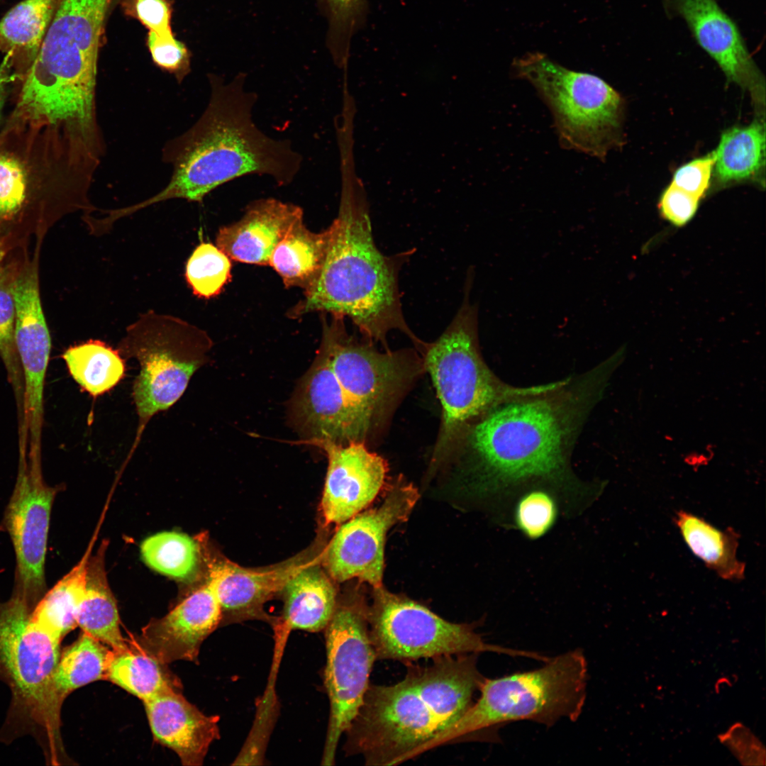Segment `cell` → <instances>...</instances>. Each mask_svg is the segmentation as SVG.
Instances as JSON below:
<instances>
[{"label":"cell","instance_id":"obj_1","mask_svg":"<svg viewBox=\"0 0 766 766\" xmlns=\"http://www.w3.org/2000/svg\"><path fill=\"white\" fill-rule=\"evenodd\" d=\"M208 104L196 122L167 142L162 159L172 177L160 192L117 210L120 218L172 199L201 202L211 191L235 178L257 174L279 186L294 181L302 157L289 140H277L260 131L252 119L257 95L245 89L244 74L226 83L211 75Z\"/></svg>","mask_w":766,"mask_h":766},{"label":"cell","instance_id":"obj_2","mask_svg":"<svg viewBox=\"0 0 766 766\" xmlns=\"http://www.w3.org/2000/svg\"><path fill=\"white\" fill-rule=\"evenodd\" d=\"M99 164L67 126L13 113L0 133V259L43 241L65 216L96 210L88 192Z\"/></svg>","mask_w":766,"mask_h":766},{"label":"cell","instance_id":"obj_3","mask_svg":"<svg viewBox=\"0 0 766 766\" xmlns=\"http://www.w3.org/2000/svg\"><path fill=\"white\" fill-rule=\"evenodd\" d=\"M478 653L443 656L426 667L409 665L391 685L370 684L345 731V755L370 766L396 765L454 723L473 703L484 679Z\"/></svg>","mask_w":766,"mask_h":766},{"label":"cell","instance_id":"obj_4","mask_svg":"<svg viewBox=\"0 0 766 766\" xmlns=\"http://www.w3.org/2000/svg\"><path fill=\"white\" fill-rule=\"evenodd\" d=\"M562 420L547 400H519L496 406L467 430L462 441L472 457L471 487L496 513L514 492L533 483L560 492L567 518L582 514L600 495L601 487L570 475Z\"/></svg>","mask_w":766,"mask_h":766},{"label":"cell","instance_id":"obj_5","mask_svg":"<svg viewBox=\"0 0 766 766\" xmlns=\"http://www.w3.org/2000/svg\"><path fill=\"white\" fill-rule=\"evenodd\" d=\"M324 263L315 283L289 316L322 312L349 318L365 338L381 343L393 330L407 335L422 352L420 340L405 321L399 290L400 269L409 252L387 256L377 248L365 200L351 189L342 194L337 218L329 227Z\"/></svg>","mask_w":766,"mask_h":766},{"label":"cell","instance_id":"obj_6","mask_svg":"<svg viewBox=\"0 0 766 766\" xmlns=\"http://www.w3.org/2000/svg\"><path fill=\"white\" fill-rule=\"evenodd\" d=\"M587 677L585 656L575 649L549 658L536 670L485 677L477 701L419 753L467 739L494 741L497 730L513 721L551 727L562 719L577 721L584 706Z\"/></svg>","mask_w":766,"mask_h":766},{"label":"cell","instance_id":"obj_7","mask_svg":"<svg viewBox=\"0 0 766 766\" xmlns=\"http://www.w3.org/2000/svg\"><path fill=\"white\" fill-rule=\"evenodd\" d=\"M463 301L446 329L421 355L441 405L442 418L431 466L437 468L456 451L470 427L505 396L481 356L478 306L470 301L472 272Z\"/></svg>","mask_w":766,"mask_h":766},{"label":"cell","instance_id":"obj_8","mask_svg":"<svg viewBox=\"0 0 766 766\" xmlns=\"http://www.w3.org/2000/svg\"><path fill=\"white\" fill-rule=\"evenodd\" d=\"M511 67L550 111L562 148L601 160L620 143L623 99L604 79L569 70L538 52L515 58Z\"/></svg>","mask_w":766,"mask_h":766},{"label":"cell","instance_id":"obj_9","mask_svg":"<svg viewBox=\"0 0 766 766\" xmlns=\"http://www.w3.org/2000/svg\"><path fill=\"white\" fill-rule=\"evenodd\" d=\"M118 346L123 357L140 365L132 393L139 420L133 452L150 418L183 395L212 343L204 331L184 320L148 312L126 328Z\"/></svg>","mask_w":766,"mask_h":766},{"label":"cell","instance_id":"obj_10","mask_svg":"<svg viewBox=\"0 0 766 766\" xmlns=\"http://www.w3.org/2000/svg\"><path fill=\"white\" fill-rule=\"evenodd\" d=\"M371 643L377 660L409 663L421 659L491 652L537 660L533 652L486 643L475 625L450 622L406 597L374 589L368 607Z\"/></svg>","mask_w":766,"mask_h":766},{"label":"cell","instance_id":"obj_11","mask_svg":"<svg viewBox=\"0 0 766 766\" xmlns=\"http://www.w3.org/2000/svg\"><path fill=\"white\" fill-rule=\"evenodd\" d=\"M33 609L16 592L0 601V675L11 689V714L40 726L52 738L59 733L51 683L60 641L33 621Z\"/></svg>","mask_w":766,"mask_h":766},{"label":"cell","instance_id":"obj_12","mask_svg":"<svg viewBox=\"0 0 766 766\" xmlns=\"http://www.w3.org/2000/svg\"><path fill=\"white\" fill-rule=\"evenodd\" d=\"M322 320L321 340L333 370L350 404L372 429L425 371L422 357L413 349L380 352L373 343L357 340L348 333L343 316Z\"/></svg>","mask_w":766,"mask_h":766},{"label":"cell","instance_id":"obj_13","mask_svg":"<svg viewBox=\"0 0 766 766\" xmlns=\"http://www.w3.org/2000/svg\"><path fill=\"white\" fill-rule=\"evenodd\" d=\"M368 607L362 598L338 601L325 631L324 683L330 710L322 765L335 764L337 747L357 715L377 660L371 643Z\"/></svg>","mask_w":766,"mask_h":766},{"label":"cell","instance_id":"obj_14","mask_svg":"<svg viewBox=\"0 0 766 766\" xmlns=\"http://www.w3.org/2000/svg\"><path fill=\"white\" fill-rule=\"evenodd\" d=\"M110 1L57 0L25 81L45 89L96 87L99 50Z\"/></svg>","mask_w":766,"mask_h":766},{"label":"cell","instance_id":"obj_15","mask_svg":"<svg viewBox=\"0 0 766 766\" xmlns=\"http://www.w3.org/2000/svg\"><path fill=\"white\" fill-rule=\"evenodd\" d=\"M418 498L417 489L400 479L379 506L343 523L323 556L330 577L338 582L357 578L382 587L387 533L407 519Z\"/></svg>","mask_w":766,"mask_h":766},{"label":"cell","instance_id":"obj_16","mask_svg":"<svg viewBox=\"0 0 766 766\" xmlns=\"http://www.w3.org/2000/svg\"><path fill=\"white\" fill-rule=\"evenodd\" d=\"M41 247L37 245L16 279L14 340L24 378V421L29 435V453L40 457L43 391L51 350V338L43 313L39 285Z\"/></svg>","mask_w":766,"mask_h":766},{"label":"cell","instance_id":"obj_17","mask_svg":"<svg viewBox=\"0 0 766 766\" xmlns=\"http://www.w3.org/2000/svg\"><path fill=\"white\" fill-rule=\"evenodd\" d=\"M57 489L44 482L41 469L21 459L4 523L16 557L14 592L34 606L45 589V562L50 514Z\"/></svg>","mask_w":766,"mask_h":766},{"label":"cell","instance_id":"obj_18","mask_svg":"<svg viewBox=\"0 0 766 766\" xmlns=\"http://www.w3.org/2000/svg\"><path fill=\"white\" fill-rule=\"evenodd\" d=\"M292 425L307 442H365L372 428L346 397L321 340L316 357L290 404Z\"/></svg>","mask_w":766,"mask_h":766},{"label":"cell","instance_id":"obj_19","mask_svg":"<svg viewBox=\"0 0 766 766\" xmlns=\"http://www.w3.org/2000/svg\"><path fill=\"white\" fill-rule=\"evenodd\" d=\"M670 10L687 24L698 45L717 63L728 80L765 106V80L733 19L716 0H667Z\"/></svg>","mask_w":766,"mask_h":766},{"label":"cell","instance_id":"obj_20","mask_svg":"<svg viewBox=\"0 0 766 766\" xmlns=\"http://www.w3.org/2000/svg\"><path fill=\"white\" fill-rule=\"evenodd\" d=\"M328 465L321 499L327 523H343L365 509L384 487L388 467L362 441L317 445Z\"/></svg>","mask_w":766,"mask_h":766},{"label":"cell","instance_id":"obj_21","mask_svg":"<svg viewBox=\"0 0 766 766\" xmlns=\"http://www.w3.org/2000/svg\"><path fill=\"white\" fill-rule=\"evenodd\" d=\"M222 617L220 601L206 582L165 616L151 620L131 642L167 665L180 660L195 662L202 643Z\"/></svg>","mask_w":766,"mask_h":766},{"label":"cell","instance_id":"obj_22","mask_svg":"<svg viewBox=\"0 0 766 766\" xmlns=\"http://www.w3.org/2000/svg\"><path fill=\"white\" fill-rule=\"evenodd\" d=\"M143 704L154 738L174 751L183 765H201L210 745L220 737L218 716L203 714L179 690H168Z\"/></svg>","mask_w":766,"mask_h":766},{"label":"cell","instance_id":"obj_23","mask_svg":"<svg viewBox=\"0 0 766 766\" xmlns=\"http://www.w3.org/2000/svg\"><path fill=\"white\" fill-rule=\"evenodd\" d=\"M303 218L297 205L274 198L257 199L248 205L240 219L218 230L216 246L231 260L269 265L277 245Z\"/></svg>","mask_w":766,"mask_h":766},{"label":"cell","instance_id":"obj_24","mask_svg":"<svg viewBox=\"0 0 766 766\" xmlns=\"http://www.w3.org/2000/svg\"><path fill=\"white\" fill-rule=\"evenodd\" d=\"M302 559L272 568L254 570L227 561L209 568V583L225 614L235 618L257 615L269 597L282 590L291 576L304 563ZM223 618V617H222Z\"/></svg>","mask_w":766,"mask_h":766},{"label":"cell","instance_id":"obj_25","mask_svg":"<svg viewBox=\"0 0 766 766\" xmlns=\"http://www.w3.org/2000/svg\"><path fill=\"white\" fill-rule=\"evenodd\" d=\"M283 621L289 630L323 631L336 604V591L328 576L314 562L301 566L284 588Z\"/></svg>","mask_w":766,"mask_h":766},{"label":"cell","instance_id":"obj_26","mask_svg":"<svg viewBox=\"0 0 766 766\" xmlns=\"http://www.w3.org/2000/svg\"><path fill=\"white\" fill-rule=\"evenodd\" d=\"M57 0H23L0 20V51L10 56L22 81L36 58Z\"/></svg>","mask_w":766,"mask_h":766},{"label":"cell","instance_id":"obj_27","mask_svg":"<svg viewBox=\"0 0 766 766\" xmlns=\"http://www.w3.org/2000/svg\"><path fill=\"white\" fill-rule=\"evenodd\" d=\"M106 547L107 543L103 542L96 553L89 557L77 626L113 650H122L128 646V641L121 632L116 601L108 582L105 570Z\"/></svg>","mask_w":766,"mask_h":766},{"label":"cell","instance_id":"obj_28","mask_svg":"<svg viewBox=\"0 0 766 766\" xmlns=\"http://www.w3.org/2000/svg\"><path fill=\"white\" fill-rule=\"evenodd\" d=\"M328 243V228L308 229L304 218L295 222L274 249L269 262L287 288L311 287L322 270Z\"/></svg>","mask_w":766,"mask_h":766},{"label":"cell","instance_id":"obj_29","mask_svg":"<svg viewBox=\"0 0 766 766\" xmlns=\"http://www.w3.org/2000/svg\"><path fill=\"white\" fill-rule=\"evenodd\" d=\"M675 523L688 548L708 568L726 580L744 578L745 565L737 557L739 535L733 528L720 530L682 510L677 512Z\"/></svg>","mask_w":766,"mask_h":766},{"label":"cell","instance_id":"obj_30","mask_svg":"<svg viewBox=\"0 0 766 766\" xmlns=\"http://www.w3.org/2000/svg\"><path fill=\"white\" fill-rule=\"evenodd\" d=\"M499 524L515 529L530 540L548 535L564 516L559 491L545 483H533L514 492L497 513Z\"/></svg>","mask_w":766,"mask_h":766},{"label":"cell","instance_id":"obj_31","mask_svg":"<svg viewBox=\"0 0 766 766\" xmlns=\"http://www.w3.org/2000/svg\"><path fill=\"white\" fill-rule=\"evenodd\" d=\"M714 174L720 184L755 179L765 164L764 118L725 131L716 150Z\"/></svg>","mask_w":766,"mask_h":766},{"label":"cell","instance_id":"obj_32","mask_svg":"<svg viewBox=\"0 0 766 766\" xmlns=\"http://www.w3.org/2000/svg\"><path fill=\"white\" fill-rule=\"evenodd\" d=\"M106 679L145 701L168 690L182 689L179 679L165 664L131 641L111 650Z\"/></svg>","mask_w":766,"mask_h":766},{"label":"cell","instance_id":"obj_33","mask_svg":"<svg viewBox=\"0 0 766 766\" xmlns=\"http://www.w3.org/2000/svg\"><path fill=\"white\" fill-rule=\"evenodd\" d=\"M94 540L79 562L40 599L31 611L39 626L60 641L77 626L79 606L87 582Z\"/></svg>","mask_w":766,"mask_h":766},{"label":"cell","instance_id":"obj_34","mask_svg":"<svg viewBox=\"0 0 766 766\" xmlns=\"http://www.w3.org/2000/svg\"><path fill=\"white\" fill-rule=\"evenodd\" d=\"M111 650L85 632L60 655L54 672L51 690L55 707L60 711L66 696L90 682L106 679Z\"/></svg>","mask_w":766,"mask_h":766},{"label":"cell","instance_id":"obj_35","mask_svg":"<svg viewBox=\"0 0 766 766\" xmlns=\"http://www.w3.org/2000/svg\"><path fill=\"white\" fill-rule=\"evenodd\" d=\"M62 357L74 381L94 397L111 390L125 376V360L119 351L99 340L71 346Z\"/></svg>","mask_w":766,"mask_h":766},{"label":"cell","instance_id":"obj_36","mask_svg":"<svg viewBox=\"0 0 766 766\" xmlns=\"http://www.w3.org/2000/svg\"><path fill=\"white\" fill-rule=\"evenodd\" d=\"M140 553L149 567L175 579H191L198 567V544L189 535L177 531H162L148 537L141 543Z\"/></svg>","mask_w":766,"mask_h":766},{"label":"cell","instance_id":"obj_37","mask_svg":"<svg viewBox=\"0 0 766 766\" xmlns=\"http://www.w3.org/2000/svg\"><path fill=\"white\" fill-rule=\"evenodd\" d=\"M29 256L28 249H26L14 251L0 259V357L13 382H16V378L18 379V363H20L14 340L13 288L20 271Z\"/></svg>","mask_w":766,"mask_h":766},{"label":"cell","instance_id":"obj_38","mask_svg":"<svg viewBox=\"0 0 766 766\" xmlns=\"http://www.w3.org/2000/svg\"><path fill=\"white\" fill-rule=\"evenodd\" d=\"M231 258L216 245L201 243L189 258L185 271L193 294L210 299L219 294L231 278Z\"/></svg>","mask_w":766,"mask_h":766},{"label":"cell","instance_id":"obj_39","mask_svg":"<svg viewBox=\"0 0 766 766\" xmlns=\"http://www.w3.org/2000/svg\"><path fill=\"white\" fill-rule=\"evenodd\" d=\"M327 9L331 47L340 63L346 60L350 39L364 23L367 0H321Z\"/></svg>","mask_w":766,"mask_h":766},{"label":"cell","instance_id":"obj_40","mask_svg":"<svg viewBox=\"0 0 766 766\" xmlns=\"http://www.w3.org/2000/svg\"><path fill=\"white\" fill-rule=\"evenodd\" d=\"M147 45L153 62L182 82L190 70V55L186 45L174 35L160 36L149 31Z\"/></svg>","mask_w":766,"mask_h":766},{"label":"cell","instance_id":"obj_41","mask_svg":"<svg viewBox=\"0 0 766 766\" xmlns=\"http://www.w3.org/2000/svg\"><path fill=\"white\" fill-rule=\"evenodd\" d=\"M125 13L160 36L173 35L169 0H123Z\"/></svg>","mask_w":766,"mask_h":766},{"label":"cell","instance_id":"obj_42","mask_svg":"<svg viewBox=\"0 0 766 766\" xmlns=\"http://www.w3.org/2000/svg\"><path fill=\"white\" fill-rule=\"evenodd\" d=\"M714 162L712 152L682 165L675 171L671 184L701 199L709 187Z\"/></svg>","mask_w":766,"mask_h":766},{"label":"cell","instance_id":"obj_43","mask_svg":"<svg viewBox=\"0 0 766 766\" xmlns=\"http://www.w3.org/2000/svg\"><path fill=\"white\" fill-rule=\"evenodd\" d=\"M699 200L671 184L662 193L658 209L665 220L675 226L682 227L695 216Z\"/></svg>","mask_w":766,"mask_h":766},{"label":"cell","instance_id":"obj_44","mask_svg":"<svg viewBox=\"0 0 766 766\" xmlns=\"http://www.w3.org/2000/svg\"><path fill=\"white\" fill-rule=\"evenodd\" d=\"M728 732L721 739L740 761H747L748 764L750 761L752 764H756L755 761L761 764L760 761H764L762 757H765V751L761 748L760 743L750 732L745 731L743 726H733Z\"/></svg>","mask_w":766,"mask_h":766},{"label":"cell","instance_id":"obj_45","mask_svg":"<svg viewBox=\"0 0 766 766\" xmlns=\"http://www.w3.org/2000/svg\"><path fill=\"white\" fill-rule=\"evenodd\" d=\"M16 77L10 56L6 54L0 64V113L4 102L7 86Z\"/></svg>","mask_w":766,"mask_h":766}]
</instances>
